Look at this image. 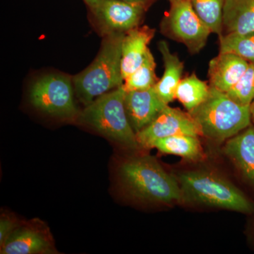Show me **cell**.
I'll list each match as a JSON object with an SVG mask.
<instances>
[{
    "instance_id": "7",
    "label": "cell",
    "mask_w": 254,
    "mask_h": 254,
    "mask_svg": "<svg viewBox=\"0 0 254 254\" xmlns=\"http://www.w3.org/2000/svg\"><path fill=\"white\" fill-rule=\"evenodd\" d=\"M170 9L162 23L167 36L182 43L190 53H199L204 48L210 28L200 19L188 0H169Z\"/></svg>"
},
{
    "instance_id": "1",
    "label": "cell",
    "mask_w": 254,
    "mask_h": 254,
    "mask_svg": "<svg viewBox=\"0 0 254 254\" xmlns=\"http://www.w3.org/2000/svg\"><path fill=\"white\" fill-rule=\"evenodd\" d=\"M118 176L127 195L134 199L158 204L184 203L177 179L149 155L124 160L118 167Z\"/></svg>"
},
{
    "instance_id": "22",
    "label": "cell",
    "mask_w": 254,
    "mask_h": 254,
    "mask_svg": "<svg viewBox=\"0 0 254 254\" xmlns=\"http://www.w3.org/2000/svg\"><path fill=\"white\" fill-rule=\"evenodd\" d=\"M226 93L239 104H252L254 99V63H250L242 77Z\"/></svg>"
},
{
    "instance_id": "12",
    "label": "cell",
    "mask_w": 254,
    "mask_h": 254,
    "mask_svg": "<svg viewBox=\"0 0 254 254\" xmlns=\"http://www.w3.org/2000/svg\"><path fill=\"white\" fill-rule=\"evenodd\" d=\"M155 33V29L147 26H139L125 33L122 44L121 69L124 80L143 63Z\"/></svg>"
},
{
    "instance_id": "5",
    "label": "cell",
    "mask_w": 254,
    "mask_h": 254,
    "mask_svg": "<svg viewBox=\"0 0 254 254\" xmlns=\"http://www.w3.org/2000/svg\"><path fill=\"white\" fill-rule=\"evenodd\" d=\"M184 203L250 213L253 205L245 195L228 180L207 171H187L177 179Z\"/></svg>"
},
{
    "instance_id": "11",
    "label": "cell",
    "mask_w": 254,
    "mask_h": 254,
    "mask_svg": "<svg viewBox=\"0 0 254 254\" xmlns=\"http://www.w3.org/2000/svg\"><path fill=\"white\" fill-rule=\"evenodd\" d=\"M166 105L159 98L154 87L143 91L126 92L125 94L127 118L136 133L150 125Z\"/></svg>"
},
{
    "instance_id": "3",
    "label": "cell",
    "mask_w": 254,
    "mask_h": 254,
    "mask_svg": "<svg viewBox=\"0 0 254 254\" xmlns=\"http://www.w3.org/2000/svg\"><path fill=\"white\" fill-rule=\"evenodd\" d=\"M202 136L222 141L238 134L251 125L250 105L234 101L226 93L210 86L207 99L189 112Z\"/></svg>"
},
{
    "instance_id": "4",
    "label": "cell",
    "mask_w": 254,
    "mask_h": 254,
    "mask_svg": "<svg viewBox=\"0 0 254 254\" xmlns=\"http://www.w3.org/2000/svg\"><path fill=\"white\" fill-rule=\"evenodd\" d=\"M123 86L98 97L80 112L77 122L91 127L110 141L135 150L140 148L125 106Z\"/></svg>"
},
{
    "instance_id": "15",
    "label": "cell",
    "mask_w": 254,
    "mask_h": 254,
    "mask_svg": "<svg viewBox=\"0 0 254 254\" xmlns=\"http://www.w3.org/2000/svg\"><path fill=\"white\" fill-rule=\"evenodd\" d=\"M158 48L163 58L165 70L163 77L157 82L154 89L162 101L169 105L176 99L177 88L181 81L185 66L179 57L170 51L167 42L160 41Z\"/></svg>"
},
{
    "instance_id": "23",
    "label": "cell",
    "mask_w": 254,
    "mask_h": 254,
    "mask_svg": "<svg viewBox=\"0 0 254 254\" xmlns=\"http://www.w3.org/2000/svg\"><path fill=\"white\" fill-rule=\"evenodd\" d=\"M21 222L12 214L4 213L0 218V247L4 245L6 241Z\"/></svg>"
},
{
    "instance_id": "8",
    "label": "cell",
    "mask_w": 254,
    "mask_h": 254,
    "mask_svg": "<svg viewBox=\"0 0 254 254\" xmlns=\"http://www.w3.org/2000/svg\"><path fill=\"white\" fill-rule=\"evenodd\" d=\"M89 9L91 18L100 34L127 33L140 26L148 8L121 0H100Z\"/></svg>"
},
{
    "instance_id": "10",
    "label": "cell",
    "mask_w": 254,
    "mask_h": 254,
    "mask_svg": "<svg viewBox=\"0 0 254 254\" xmlns=\"http://www.w3.org/2000/svg\"><path fill=\"white\" fill-rule=\"evenodd\" d=\"M1 254H58L49 227L38 218L21 222L4 245Z\"/></svg>"
},
{
    "instance_id": "18",
    "label": "cell",
    "mask_w": 254,
    "mask_h": 254,
    "mask_svg": "<svg viewBox=\"0 0 254 254\" xmlns=\"http://www.w3.org/2000/svg\"><path fill=\"white\" fill-rule=\"evenodd\" d=\"M210 86L202 81L195 73L187 76L179 83L176 91V99L190 112L203 103L210 93Z\"/></svg>"
},
{
    "instance_id": "6",
    "label": "cell",
    "mask_w": 254,
    "mask_h": 254,
    "mask_svg": "<svg viewBox=\"0 0 254 254\" xmlns=\"http://www.w3.org/2000/svg\"><path fill=\"white\" fill-rule=\"evenodd\" d=\"M72 77L63 73H48L32 83L31 104L42 113L67 122H77L80 112L74 98Z\"/></svg>"
},
{
    "instance_id": "24",
    "label": "cell",
    "mask_w": 254,
    "mask_h": 254,
    "mask_svg": "<svg viewBox=\"0 0 254 254\" xmlns=\"http://www.w3.org/2000/svg\"><path fill=\"white\" fill-rule=\"evenodd\" d=\"M121 1H127V2L135 3V4H139L143 5L145 7L149 8L152 4L155 2L157 0H121Z\"/></svg>"
},
{
    "instance_id": "26",
    "label": "cell",
    "mask_w": 254,
    "mask_h": 254,
    "mask_svg": "<svg viewBox=\"0 0 254 254\" xmlns=\"http://www.w3.org/2000/svg\"><path fill=\"white\" fill-rule=\"evenodd\" d=\"M251 114H252V120L254 123V99L252 101V104L250 105Z\"/></svg>"
},
{
    "instance_id": "20",
    "label": "cell",
    "mask_w": 254,
    "mask_h": 254,
    "mask_svg": "<svg viewBox=\"0 0 254 254\" xmlns=\"http://www.w3.org/2000/svg\"><path fill=\"white\" fill-rule=\"evenodd\" d=\"M220 53H232L254 63V32L230 33L219 36Z\"/></svg>"
},
{
    "instance_id": "9",
    "label": "cell",
    "mask_w": 254,
    "mask_h": 254,
    "mask_svg": "<svg viewBox=\"0 0 254 254\" xmlns=\"http://www.w3.org/2000/svg\"><path fill=\"white\" fill-rule=\"evenodd\" d=\"M202 136L198 125L187 112L169 105L158 114L150 125L136 133L140 148H152L153 143L160 138L175 135Z\"/></svg>"
},
{
    "instance_id": "13",
    "label": "cell",
    "mask_w": 254,
    "mask_h": 254,
    "mask_svg": "<svg viewBox=\"0 0 254 254\" xmlns=\"http://www.w3.org/2000/svg\"><path fill=\"white\" fill-rule=\"evenodd\" d=\"M250 63L232 53H219L209 63L210 86L227 93L242 77Z\"/></svg>"
},
{
    "instance_id": "19",
    "label": "cell",
    "mask_w": 254,
    "mask_h": 254,
    "mask_svg": "<svg viewBox=\"0 0 254 254\" xmlns=\"http://www.w3.org/2000/svg\"><path fill=\"white\" fill-rule=\"evenodd\" d=\"M155 67L154 57L149 49L141 64L124 81L125 91H143L153 88L158 81Z\"/></svg>"
},
{
    "instance_id": "17",
    "label": "cell",
    "mask_w": 254,
    "mask_h": 254,
    "mask_svg": "<svg viewBox=\"0 0 254 254\" xmlns=\"http://www.w3.org/2000/svg\"><path fill=\"white\" fill-rule=\"evenodd\" d=\"M153 148L165 154L177 155L192 161L202 160L205 156L198 136L192 135H175L160 138L153 143Z\"/></svg>"
},
{
    "instance_id": "25",
    "label": "cell",
    "mask_w": 254,
    "mask_h": 254,
    "mask_svg": "<svg viewBox=\"0 0 254 254\" xmlns=\"http://www.w3.org/2000/svg\"><path fill=\"white\" fill-rule=\"evenodd\" d=\"M83 1H84L85 4L87 5L88 9H91V8H93V6H95V5L98 4L100 0H83Z\"/></svg>"
},
{
    "instance_id": "16",
    "label": "cell",
    "mask_w": 254,
    "mask_h": 254,
    "mask_svg": "<svg viewBox=\"0 0 254 254\" xmlns=\"http://www.w3.org/2000/svg\"><path fill=\"white\" fill-rule=\"evenodd\" d=\"M222 23L227 33L254 32V0H225Z\"/></svg>"
},
{
    "instance_id": "21",
    "label": "cell",
    "mask_w": 254,
    "mask_h": 254,
    "mask_svg": "<svg viewBox=\"0 0 254 254\" xmlns=\"http://www.w3.org/2000/svg\"><path fill=\"white\" fill-rule=\"evenodd\" d=\"M200 19L212 33L222 36L224 4L225 0H188Z\"/></svg>"
},
{
    "instance_id": "14",
    "label": "cell",
    "mask_w": 254,
    "mask_h": 254,
    "mask_svg": "<svg viewBox=\"0 0 254 254\" xmlns=\"http://www.w3.org/2000/svg\"><path fill=\"white\" fill-rule=\"evenodd\" d=\"M225 153L254 187V127H247L229 138L223 148Z\"/></svg>"
},
{
    "instance_id": "2",
    "label": "cell",
    "mask_w": 254,
    "mask_h": 254,
    "mask_svg": "<svg viewBox=\"0 0 254 254\" xmlns=\"http://www.w3.org/2000/svg\"><path fill=\"white\" fill-rule=\"evenodd\" d=\"M125 33L103 36L99 53L93 63L72 77L75 94L85 106L98 97L122 86V44Z\"/></svg>"
}]
</instances>
